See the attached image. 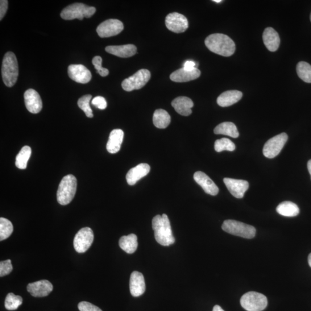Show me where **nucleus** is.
Here are the masks:
<instances>
[{"label":"nucleus","instance_id":"nucleus-1","mask_svg":"<svg viewBox=\"0 0 311 311\" xmlns=\"http://www.w3.org/2000/svg\"><path fill=\"white\" fill-rule=\"evenodd\" d=\"M152 228L156 242L163 246H169L175 242L167 214L157 215L152 219Z\"/></svg>","mask_w":311,"mask_h":311},{"label":"nucleus","instance_id":"nucleus-2","mask_svg":"<svg viewBox=\"0 0 311 311\" xmlns=\"http://www.w3.org/2000/svg\"><path fill=\"white\" fill-rule=\"evenodd\" d=\"M206 47L211 52L224 57L234 55L236 47L234 41L229 36L222 34H213L205 39Z\"/></svg>","mask_w":311,"mask_h":311},{"label":"nucleus","instance_id":"nucleus-3","mask_svg":"<svg viewBox=\"0 0 311 311\" xmlns=\"http://www.w3.org/2000/svg\"><path fill=\"white\" fill-rule=\"evenodd\" d=\"M2 72L4 84L8 87L15 85L19 76V66L14 53L8 52L4 56Z\"/></svg>","mask_w":311,"mask_h":311},{"label":"nucleus","instance_id":"nucleus-4","mask_svg":"<svg viewBox=\"0 0 311 311\" xmlns=\"http://www.w3.org/2000/svg\"><path fill=\"white\" fill-rule=\"evenodd\" d=\"M77 190V180L69 174L62 178L57 193V201L61 205H66L73 200Z\"/></svg>","mask_w":311,"mask_h":311},{"label":"nucleus","instance_id":"nucleus-5","mask_svg":"<svg viewBox=\"0 0 311 311\" xmlns=\"http://www.w3.org/2000/svg\"><path fill=\"white\" fill-rule=\"evenodd\" d=\"M96 12V8L89 7L82 3H74L64 8L61 12V17L66 20L75 19L82 20L90 18Z\"/></svg>","mask_w":311,"mask_h":311},{"label":"nucleus","instance_id":"nucleus-6","mask_svg":"<svg viewBox=\"0 0 311 311\" xmlns=\"http://www.w3.org/2000/svg\"><path fill=\"white\" fill-rule=\"evenodd\" d=\"M222 229L227 233L246 239L254 238L256 234V229L254 227L233 219L225 221Z\"/></svg>","mask_w":311,"mask_h":311},{"label":"nucleus","instance_id":"nucleus-7","mask_svg":"<svg viewBox=\"0 0 311 311\" xmlns=\"http://www.w3.org/2000/svg\"><path fill=\"white\" fill-rule=\"evenodd\" d=\"M240 304L247 311H262L268 306V299L263 294L250 292L242 297Z\"/></svg>","mask_w":311,"mask_h":311},{"label":"nucleus","instance_id":"nucleus-8","mask_svg":"<svg viewBox=\"0 0 311 311\" xmlns=\"http://www.w3.org/2000/svg\"><path fill=\"white\" fill-rule=\"evenodd\" d=\"M150 78L151 73L148 70L141 69L134 75L124 80L122 83V87L127 92L140 90L146 85Z\"/></svg>","mask_w":311,"mask_h":311},{"label":"nucleus","instance_id":"nucleus-9","mask_svg":"<svg viewBox=\"0 0 311 311\" xmlns=\"http://www.w3.org/2000/svg\"><path fill=\"white\" fill-rule=\"evenodd\" d=\"M288 139V136L285 132L273 137L264 144L263 153L265 157L269 159L275 158L279 155L282 149Z\"/></svg>","mask_w":311,"mask_h":311},{"label":"nucleus","instance_id":"nucleus-10","mask_svg":"<svg viewBox=\"0 0 311 311\" xmlns=\"http://www.w3.org/2000/svg\"><path fill=\"white\" fill-rule=\"evenodd\" d=\"M94 235L89 227L82 228L76 234L73 240V246L78 253H84L88 250L94 242Z\"/></svg>","mask_w":311,"mask_h":311},{"label":"nucleus","instance_id":"nucleus-11","mask_svg":"<svg viewBox=\"0 0 311 311\" xmlns=\"http://www.w3.org/2000/svg\"><path fill=\"white\" fill-rule=\"evenodd\" d=\"M123 28V24L121 21L117 19H109L99 24L97 31L98 35L101 38H109L120 34Z\"/></svg>","mask_w":311,"mask_h":311},{"label":"nucleus","instance_id":"nucleus-12","mask_svg":"<svg viewBox=\"0 0 311 311\" xmlns=\"http://www.w3.org/2000/svg\"><path fill=\"white\" fill-rule=\"evenodd\" d=\"M165 25L169 30L175 33L185 32L189 27L188 20L177 12L169 14L165 18Z\"/></svg>","mask_w":311,"mask_h":311},{"label":"nucleus","instance_id":"nucleus-13","mask_svg":"<svg viewBox=\"0 0 311 311\" xmlns=\"http://www.w3.org/2000/svg\"><path fill=\"white\" fill-rule=\"evenodd\" d=\"M68 75L72 80L81 84L89 82L92 74L85 66L81 64L70 65L68 69Z\"/></svg>","mask_w":311,"mask_h":311},{"label":"nucleus","instance_id":"nucleus-14","mask_svg":"<svg viewBox=\"0 0 311 311\" xmlns=\"http://www.w3.org/2000/svg\"><path fill=\"white\" fill-rule=\"evenodd\" d=\"M224 182L230 193L236 198H242L249 189L248 182L244 180L225 178Z\"/></svg>","mask_w":311,"mask_h":311},{"label":"nucleus","instance_id":"nucleus-15","mask_svg":"<svg viewBox=\"0 0 311 311\" xmlns=\"http://www.w3.org/2000/svg\"><path fill=\"white\" fill-rule=\"evenodd\" d=\"M25 105L29 112L38 114L42 109V101L40 95L33 89H29L24 95Z\"/></svg>","mask_w":311,"mask_h":311},{"label":"nucleus","instance_id":"nucleus-16","mask_svg":"<svg viewBox=\"0 0 311 311\" xmlns=\"http://www.w3.org/2000/svg\"><path fill=\"white\" fill-rule=\"evenodd\" d=\"M27 289L32 296L43 297L48 296L53 291V286L48 280H40L29 284Z\"/></svg>","mask_w":311,"mask_h":311},{"label":"nucleus","instance_id":"nucleus-17","mask_svg":"<svg viewBox=\"0 0 311 311\" xmlns=\"http://www.w3.org/2000/svg\"><path fill=\"white\" fill-rule=\"evenodd\" d=\"M194 179L206 193L213 196L218 194L219 192L218 187L204 172H196L194 173Z\"/></svg>","mask_w":311,"mask_h":311},{"label":"nucleus","instance_id":"nucleus-18","mask_svg":"<svg viewBox=\"0 0 311 311\" xmlns=\"http://www.w3.org/2000/svg\"><path fill=\"white\" fill-rule=\"evenodd\" d=\"M151 167L148 164L142 163L131 168L127 173L126 181L130 186L135 185L137 182L150 172Z\"/></svg>","mask_w":311,"mask_h":311},{"label":"nucleus","instance_id":"nucleus-19","mask_svg":"<svg viewBox=\"0 0 311 311\" xmlns=\"http://www.w3.org/2000/svg\"><path fill=\"white\" fill-rule=\"evenodd\" d=\"M130 290L131 295L134 297L142 296L145 292V283L142 273L137 271L131 273L130 280Z\"/></svg>","mask_w":311,"mask_h":311},{"label":"nucleus","instance_id":"nucleus-20","mask_svg":"<svg viewBox=\"0 0 311 311\" xmlns=\"http://www.w3.org/2000/svg\"><path fill=\"white\" fill-rule=\"evenodd\" d=\"M200 75V70L198 68L193 70H187L184 68H181L173 72L170 76V79L176 82H188L197 79Z\"/></svg>","mask_w":311,"mask_h":311},{"label":"nucleus","instance_id":"nucleus-21","mask_svg":"<svg viewBox=\"0 0 311 311\" xmlns=\"http://www.w3.org/2000/svg\"><path fill=\"white\" fill-rule=\"evenodd\" d=\"M263 40L269 51L275 52L279 48L280 38L279 34L272 27L265 29L263 34Z\"/></svg>","mask_w":311,"mask_h":311},{"label":"nucleus","instance_id":"nucleus-22","mask_svg":"<svg viewBox=\"0 0 311 311\" xmlns=\"http://www.w3.org/2000/svg\"><path fill=\"white\" fill-rule=\"evenodd\" d=\"M106 51L119 57L128 58L134 56L137 53L136 46L131 44L121 46H109L106 48Z\"/></svg>","mask_w":311,"mask_h":311},{"label":"nucleus","instance_id":"nucleus-23","mask_svg":"<svg viewBox=\"0 0 311 311\" xmlns=\"http://www.w3.org/2000/svg\"><path fill=\"white\" fill-rule=\"evenodd\" d=\"M124 132L121 129H114L110 132L106 148L111 154L119 151L123 142Z\"/></svg>","mask_w":311,"mask_h":311},{"label":"nucleus","instance_id":"nucleus-24","mask_svg":"<svg viewBox=\"0 0 311 311\" xmlns=\"http://www.w3.org/2000/svg\"><path fill=\"white\" fill-rule=\"evenodd\" d=\"M172 106L174 109L183 116H189L192 113V109L194 103L192 99L188 97H180L174 99L172 102Z\"/></svg>","mask_w":311,"mask_h":311},{"label":"nucleus","instance_id":"nucleus-25","mask_svg":"<svg viewBox=\"0 0 311 311\" xmlns=\"http://www.w3.org/2000/svg\"><path fill=\"white\" fill-rule=\"evenodd\" d=\"M243 97V94L239 91H227L221 94L217 98V102L219 106L229 107L238 102Z\"/></svg>","mask_w":311,"mask_h":311},{"label":"nucleus","instance_id":"nucleus-26","mask_svg":"<svg viewBox=\"0 0 311 311\" xmlns=\"http://www.w3.org/2000/svg\"><path fill=\"white\" fill-rule=\"evenodd\" d=\"M119 245L127 254H132L138 247V236L134 234L123 236L119 239Z\"/></svg>","mask_w":311,"mask_h":311},{"label":"nucleus","instance_id":"nucleus-27","mask_svg":"<svg viewBox=\"0 0 311 311\" xmlns=\"http://www.w3.org/2000/svg\"><path fill=\"white\" fill-rule=\"evenodd\" d=\"M214 132L215 135H223L231 137L232 138H238L239 132L234 123L230 122H223L215 127Z\"/></svg>","mask_w":311,"mask_h":311},{"label":"nucleus","instance_id":"nucleus-28","mask_svg":"<svg viewBox=\"0 0 311 311\" xmlns=\"http://www.w3.org/2000/svg\"><path fill=\"white\" fill-rule=\"evenodd\" d=\"M277 213L285 217L296 216L300 213V209L294 203L284 201L277 207Z\"/></svg>","mask_w":311,"mask_h":311},{"label":"nucleus","instance_id":"nucleus-29","mask_svg":"<svg viewBox=\"0 0 311 311\" xmlns=\"http://www.w3.org/2000/svg\"><path fill=\"white\" fill-rule=\"evenodd\" d=\"M153 122L156 127L165 128L171 122V117L165 110L158 109L156 110L153 114Z\"/></svg>","mask_w":311,"mask_h":311},{"label":"nucleus","instance_id":"nucleus-30","mask_svg":"<svg viewBox=\"0 0 311 311\" xmlns=\"http://www.w3.org/2000/svg\"><path fill=\"white\" fill-rule=\"evenodd\" d=\"M31 155V148L29 146L23 147L16 157V167L21 169H26Z\"/></svg>","mask_w":311,"mask_h":311},{"label":"nucleus","instance_id":"nucleus-31","mask_svg":"<svg viewBox=\"0 0 311 311\" xmlns=\"http://www.w3.org/2000/svg\"><path fill=\"white\" fill-rule=\"evenodd\" d=\"M298 76L305 82L311 83V65L304 61L298 62L296 66Z\"/></svg>","mask_w":311,"mask_h":311},{"label":"nucleus","instance_id":"nucleus-32","mask_svg":"<svg viewBox=\"0 0 311 311\" xmlns=\"http://www.w3.org/2000/svg\"><path fill=\"white\" fill-rule=\"evenodd\" d=\"M13 231V225L9 219L4 217L0 218V240L1 241L9 238Z\"/></svg>","mask_w":311,"mask_h":311},{"label":"nucleus","instance_id":"nucleus-33","mask_svg":"<svg viewBox=\"0 0 311 311\" xmlns=\"http://www.w3.org/2000/svg\"><path fill=\"white\" fill-rule=\"evenodd\" d=\"M23 298L20 296H16L12 293L7 294L5 300L6 308L10 310L17 309L22 304Z\"/></svg>","mask_w":311,"mask_h":311},{"label":"nucleus","instance_id":"nucleus-34","mask_svg":"<svg viewBox=\"0 0 311 311\" xmlns=\"http://www.w3.org/2000/svg\"><path fill=\"white\" fill-rule=\"evenodd\" d=\"M214 149L215 151L217 152H221L224 151L232 152L235 150L236 146L235 144L230 139L223 138L215 141Z\"/></svg>","mask_w":311,"mask_h":311},{"label":"nucleus","instance_id":"nucleus-35","mask_svg":"<svg viewBox=\"0 0 311 311\" xmlns=\"http://www.w3.org/2000/svg\"><path fill=\"white\" fill-rule=\"evenodd\" d=\"M92 96L91 95H86L78 99L77 105L84 112L88 118L94 117L93 110L90 106V102Z\"/></svg>","mask_w":311,"mask_h":311},{"label":"nucleus","instance_id":"nucleus-36","mask_svg":"<svg viewBox=\"0 0 311 311\" xmlns=\"http://www.w3.org/2000/svg\"><path fill=\"white\" fill-rule=\"evenodd\" d=\"M102 59L100 56L95 57L93 60V64L97 72L102 77H106L109 75V70L106 68H104L102 66Z\"/></svg>","mask_w":311,"mask_h":311},{"label":"nucleus","instance_id":"nucleus-37","mask_svg":"<svg viewBox=\"0 0 311 311\" xmlns=\"http://www.w3.org/2000/svg\"><path fill=\"white\" fill-rule=\"evenodd\" d=\"M13 270L11 260L8 259L0 262V277H3L10 275Z\"/></svg>","mask_w":311,"mask_h":311},{"label":"nucleus","instance_id":"nucleus-38","mask_svg":"<svg viewBox=\"0 0 311 311\" xmlns=\"http://www.w3.org/2000/svg\"><path fill=\"white\" fill-rule=\"evenodd\" d=\"M78 308L80 311H102L96 305L86 301H82L78 304Z\"/></svg>","mask_w":311,"mask_h":311},{"label":"nucleus","instance_id":"nucleus-39","mask_svg":"<svg viewBox=\"0 0 311 311\" xmlns=\"http://www.w3.org/2000/svg\"><path fill=\"white\" fill-rule=\"evenodd\" d=\"M92 104L98 109L101 110L106 109L107 106L106 99L100 96L95 97L92 101Z\"/></svg>","mask_w":311,"mask_h":311},{"label":"nucleus","instance_id":"nucleus-40","mask_svg":"<svg viewBox=\"0 0 311 311\" xmlns=\"http://www.w3.org/2000/svg\"><path fill=\"white\" fill-rule=\"evenodd\" d=\"M8 2L7 0H2L0 2V20H2L6 15L8 10Z\"/></svg>","mask_w":311,"mask_h":311},{"label":"nucleus","instance_id":"nucleus-41","mask_svg":"<svg viewBox=\"0 0 311 311\" xmlns=\"http://www.w3.org/2000/svg\"><path fill=\"white\" fill-rule=\"evenodd\" d=\"M196 66V64L194 61H188L184 64L183 68L187 70H193L197 68Z\"/></svg>","mask_w":311,"mask_h":311},{"label":"nucleus","instance_id":"nucleus-42","mask_svg":"<svg viewBox=\"0 0 311 311\" xmlns=\"http://www.w3.org/2000/svg\"><path fill=\"white\" fill-rule=\"evenodd\" d=\"M213 311H225L220 306L218 305H215L214 306Z\"/></svg>","mask_w":311,"mask_h":311},{"label":"nucleus","instance_id":"nucleus-43","mask_svg":"<svg viewBox=\"0 0 311 311\" xmlns=\"http://www.w3.org/2000/svg\"><path fill=\"white\" fill-rule=\"evenodd\" d=\"M307 167H308V171L311 176V160L308 161Z\"/></svg>","mask_w":311,"mask_h":311},{"label":"nucleus","instance_id":"nucleus-44","mask_svg":"<svg viewBox=\"0 0 311 311\" xmlns=\"http://www.w3.org/2000/svg\"><path fill=\"white\" fill-rule=\"evenodd\" d=\"M308 260L309 265L310 267L311 268V253H310V254L308 256Z\"/></svg>","mask_w":311,"mask_h":311},{"label":"nucleus","instance_id":"nucleus-45","mask_svg":"<svg viewBox=\"0 0 311 311\" xmlns=\"http://www.w3.org/2000/svg\"><path fill=\"white\" fill-rule=\"evenodd\" d=\"M215 3H219L222 2L221 0H214V1H213Z\"/></svg>","mask_w":311,"mask_h":311},{"label":"nucleus","instance_id":"nucleus-46","mask_svg":"<svg viewBox=\"0 0 311 311\" xmlns=\"http://www.w3.org/2000/svg\"><path fill=\"white\" fill-rule=\"evenodd\" d=\"M310 22H311V13H310Z\"/></svg>","mask_w":311,"mask_h":311}]
</instances>
